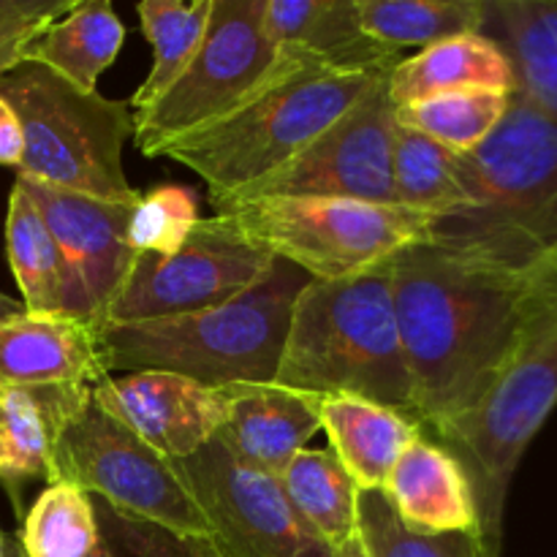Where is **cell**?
<instances>
[{"label":"cell","instance_id":"8","mask_svg":"<svg viewBox=\"0 0 557 557\" xmlns=\"http://www.w3.org/2000/svg\"><path fill=\"white\" fill-rule=\"evenodd\" d=\"M557 408V305L539 315L482 403L438 438L466 466L484 542L500 553L515 473Z\"/></svg>","mask_w":557,"mask_h":557},{"label":"cell","instance_id":"36","mask_svg":"<svg viewBox=\"0 0 557 557\" xmlns=\"http://www.w3.org/2000/svg\"><path fill=\"white\" fill-rule=\"evenodd\" d=\"M22 152H25V136H22L20 117L0 98V163L3 166H20Z\"/></svg>","mask_w":557,"mask_h":557},{"label":"cell","instance_id":"24","mask_svg":"<svg viewBox=\"0 0 557 557\" xmlns=\"http://www.w3.org/2000/svg\"><path fill=\"white\" fill-rule=\"evenodd\" d=\"M123 44L125 25L109 0H76L69 14L25 49L22 63L44 65L82 92H98V79L117 60Z\"/></svg>","mask_w":557,"mask_h":557},{"label":"cell","instance_id":"32","mask_svg":"<svg viewBox=\"0 0 557 557\" xmlns=\"http://www.w3.org/2000/svg\"><path fill=\"white\" fill-rule=\"evenodd\" d=\"M359 533L373 557H500L482 533H411L397 520L381 490L359 493Z\"/></svg>","mask_w":557,"mask_h":557},{"label":"cell","instance_id":"23","mask_svg":"<svg viewBox=\"0 0 557 557\" xmlns=\"http://www.w3.org/2000/svg\"><path fill=\"white\" fill-rule=\"evenodd\" d=\"M482 33L509 58L515 92L557 120V0H484Z\"/></svg>","mask_w":557,"mask_h":557},{"label":"cell","instance_id":"19","mask_svg":"<svg viewBox=\"0 0 557 557\" xmlns=\"http://www.w3.org/2000/svg\"><path fill=\"white\" fill-rule=\"evenodd\" d=\"M223 395L228 424L221 435L248 466L275 479L321 430L315 395L277 384H232Z\"/></svg>","mask_w":557,"mask_h":557},{"label":"cell","instance_id":"17","mask_svg":"<svg viewBox=\"0 0 557 557\" xmlns=\"http://www.w3.org/2000/svg\"><path fill=\"white\" fill-rule=\"evenodd\" d=\"M381 493L397 520L419 536L482 533L466 466L438 441L417 435L397 457Z\"/></svg>","mask_w":557,"mask_h":557},{"label":"cell","instance_id":"33","mask_svg":"<svg viewBox=\"0 0 557 557\" xmlns=\"http://www.w3.org/2000/svg\"><path fill=\"white\" fill-rule=\"evenodd\" d=\"M201 221L196 190L185 185H156L139 194L131 207L125 239L134 253L172 256L190 237L196 223Z\"/></svg>","mask_w":557,"mask_h":557},{"label":"cell","instance_id":"1","mask_svg":"<svg viewBox=\"0 0 557 557\" xmlns=\"http://www.w3.org/2000/svg\"><path fill=\"white\" fill-rule=\"evenodd\" d=\"M389 264L413 413L424 435L438 441L487 397L525 332L549 308L430 245H411Z\"/></svg>","mask_w":557,"mask_h":557},{"label":"cell","instance_id":"25","mask_svg":"<svg viewBox=\"0 0 557 557\" xmlns=\"http://www.w3.org/2000/svg\"><path fill=\"white\" fill-rule=\"evenodd\" d=\"M5 253L22 292V308L33 315H63L65 267L41 210L14 180L5 215Z\"/></svg>","mask_w":557,"mask_h":557},{"label":"cell","instance_id":"2","mask_svg":"<svg viewBox=\"0 0 557 557\" xmlns=\"http://www.w3.org/2000/svg\"><path fill=\"white\" fill-rule=\"evenodd\" d=\"M466 201L430 215V245L476 275L557 305V120L511 92L509 112L462 156Z\"/></svg>","mask_w":557,"mask_h":557},{"label":"cell","instance_id":"20","mask_svg":"<svg viewBox=\"0 0 557 557\" xmlns=\"http://www.w3.org/2000/svg\"><path fill=\"white\" fill-rule=\"evenodd\" d=\"M264 36L277 49H302L341 71H392L400 63L362 30L357 0H267Z\"/></svg>","mask_w":557,"mask_h":557},{"label":"cell","instance_id":"13","mask_svg":"<svg viewBox=\"0 0 557 557\" xmlns=\"http://www.w3.org/2000/svg\"><path fill=\"white\" fill-rule=\"evenodd\" d=\"M395 103L386 90V76L337 117L324 134L281 169L250 188L228 196L221 207L267 196H313V199H351L364 205H395L392 152H395Z\"/></svg>","mask_w":557,"mask_h":557},{"label":"cell","instance_id":"29","mask_svg":"<svg viewBox=\"0 0 557 557\" xmlns=\"http://www.w3.org/2000/svg\"><path fill=\"white\" fill-rule=\"evenodd\" d=\"M392 185H395V205L424 215H444L466 201L462 156L417 131L397 125Z\"/></svg>","mask_w":557,"mask_h":557},{"label":"cell","instance_id":"4","mask_svg":"<svg viewBox=\"0 0 557 557\" xmlns=\"http://www.w3.org/2000/svg\"><path fill=\"white\" fill-rule=\"evenodd\" d=\"M389 261L346 281H310L299 292L272 384L315 397H364L417 422Z\"/></svg>","mask_w":557,"mask_h":557},{"label":"cell","instance_id":"10","mask_svg":"<svg viewBox=\"0 0 557 557\" xmlns=\"http://www.w3.org/2000/svg\"><path fill=\"white\" fill-rule=\"evenodd\" d=\"M54 473L58 482L76 484L112 509L163 531L210 536L205 515L172 462L92 400L60 438Z\"/></svg>","mask_w":557,"mask_h":557},{"label":"cell","instance_id":"5","mask_svg":"<svg viewBox=\"0 0 557 557\" xmlns=\"http://www.w3.org/2000/svg\"><path fill=\"white\" fill-rule=\"evenodd\" d=\"M308 283L299 267L275 259L253 288L221 308L136 324H103L98 337L109 373L158 370L212 389L272 384L294 302Z\"/></svg>","mask_w":557,"mask_h":557},{"label":"cell","instance_id":"6","mask_svg":"<svg viewBox=\"0 0 557 557\" xmlns=\"http://www.w3.org/2000/svg\"><path fill=\"white\" fill-rule=\"evenodd\" d=\"M0 98L20 117L25 152L16 177L112 205H136L123 166L134 136L131 103L82 92L44 65L22 63L0 76Z\"/></svg>","mask_w":557,"mask_h":557},{"label":"cell","instance_id":"26","mask_svg":"<svg viewBox=\"0 0 557 557\" xmlns=\"http://www.w3.org/2000/svg\"><path fill=\"white\" fill-rule=\"evenodd\" d=\"M294 509L332 549L359 533V493L332 449H302L281 476Z\"/></svg>","mask_w":557,"mask_h":557},{"label":"cell","instance_id":"30","mask_svg":"<svg viewBox=\"0 0 557 557\" xmlns=\"http://www.w3.org/2000/svg\"><path fill=\"white\" fill-rule=\"evenodd\" d=\"M511 96L493 90H466L395 107L400 128L417 131L451 152H473L509 112Z\"/></svg>","mask_w":557,"mask_h":557},{"label":"cell","instance_id":"3","mask_svg":"<svg viewBox=\"0 0 557 557\" xmlns=\"http://www.w3.org/2000/svg\"><path fill=\"white\" fill-rule=\"evenodd\" d=\"M281 49L286 60L264 87L156 152L199 174L212 207L292 161L389 74L341 71L302 49Z\"/></svg>","mask_w":557,"mask_h":557},{"label":"cell","instance_id":"39","mask_svg":"<svg viewBox=\"0 0 557 557\" xmlns=\"http://www.w3.org/2000/svg\"><path fill=\"white\" fill-rule=\"evenodd\" d=\"M87 557H112V553H109V547H107V542L101 539V533H98V544L92 547V553Z\"/></svg>","mask_w":557,"mask_h":557},{"label":"cell","instance_id":"27","mask_svg":"<svg viewBox=\"0 0 557 557\" xmlns=\"http://www.w3.org/2000/svg\"><path fill=\"white\" fill-rule=\"evenodd\" d=\"M212 3L215 0H141L136 5L141 33L152 47V69L131 98L134 114L161 101L185 74L207 36Z\"/></svg>","mask_w":557,"mask_h":557},{"label":"cell","instance_id":"14","mask_svg":"<svg viewBox=\"0 0 557 557\" xmlns=\"http://www.w3.org/2000/svg\"><path fill=\"white\" fill-rule=\"evenodd\" d=\"M41 210L65 267L63 315L101 330L109 302L128 275L134 253L125 239L131 207L16 177Z\"/></svg>","mask_w":557,"mask_h":557},{"label":"cell","instance_id":"40","mask_svg":"<svg viewBox=\"0 0 557 557\" xmlns=\"http://www.w3.org/2000/svg\"><path fill=\"white\" fill-rule=\"evenodd\" d=\"M0 557H5V549H3V536H0Z\"/></svg>","mask_w":557,"mask_h":557},{"label":"cell","instance_id":"35","mask_svg":"<svg viewBox=\"0 0 557 557\" xmlns=\"http://www.w3.org/2000/svg\"><path fill=\"white\" fill-rule=\"evenodd\" d=\"M76 0H0V76L22 65L25 49Z\"/></svg>","mask_w":557,"mask_h":557},{"label":"cell","instance_id":"9","mask_svg":"<svg viewBox=\"0 0 557 557\" xmlns=\"http://www.w3.org/2000/svg\"><path fill=\"white\" fill-rule=\"evenodd\" d=\"M267 0H215L210 27L185 74L161 101L134 114V139L145 158L212 120L264 87L281 71L286 52L264 36Z\"/></svg>","mask_w":557,"mask_h":557},{"label":"cell","instance_id":"37","mask_svg":"<svg viewBox=\"0 0 557 557\" xmlns=\"http://www.w3.org/2000/svg\"><path fill=\"white\" fill-rule=\"evenodd\" d=\"M332 557H373V553H370V547L364 544L362 533H357V536H351L348 542H343L341 547L332 549Z\"/></svg>","mask_w":557,"mask_h":557},{"label":"cell","instance_id":"7","mask_svg":"<svg viewBox=\"0 0 557 557\" xmlns=\"http://www.w3.org/2000/svg\"><path fill=\"white\" fill-rule=\"evenodd\" d=\"M256 248L299 267L310 281H346L428 239L430 215L400 205L267 196L215 210Z\"/></svg>","mask_w":557,"mask_h":557},{"label":"cell","instance_id":"34","mask_svg":"<svg viewBox=\"0 0 557 557\" xmlns=\"http://www.w3.org/2000/svg\"><path fill=\"white\" fill-rule=\"evenodd\" d=\"M98 533L112 557H226L210 536H180L152 522L112 509L92 498Z\"/></svg>","mask_w":557,"mask_h":557},{"label":"cell","instance_id":"38","mask_svg":"<svg viewBox=\"0 0 557 557\" xmlns=\"http://www.w3.org/2000/svg\"><path fill=\"white\" fill-rule=\"evenodd\" d=\"M22 313H25L22 302H16L14 297H9V294L0 292V321L16 319V315H22Z\"/></svg>","mask_w":557,"mask_h":557},{"label":"cell","instance_id":"15","mask_svg":"<svg viewBox=\"0 0 557 557\" xmlns=\"http://www.w3.org/2000/svg\"><path fill=\"white\" fill-rule=\"evenodd\" d=\"M92 403L169 462L196 455L228 424L223 389L158 370L109 375L92 386Z\"/></svg>","mask_w":557,"mask_h":557},{"label":"cell","instance_id":"11","mask_svg":"<svg viewBox=\"0 0 557 557\" xmlns=\"http://www.w3.org/2000/svg\"><path fill=\"white\" fill-rule=\"evenodd\" d=\"M172 466L226 557H332L330 544L294 509L281 479L248 466L221 433Z\"/></svg>","mask_w":557,"mask_h":557},{"label":"cell","instance_id":"18","mask_svg":"<svg viewBox=\"0 0 557 557\" xmlns=\"http://www.w3.org/2000/svg\"><path fill=\"white\" fill-rule=\"evenodd\" d=\"M98 330L69 315L0 321V389L3 386H96L109 379Z\"/></svg>","mask_w":557,"mask_h":557},{"label":"cell","instance_id":"31","mask_svg":"<svg viewBox=\"0 0 557 557\" xmlns=\"http://www.w3.org/2000/svg\"><path fill=\"white\" fill-rule=\"evenodd\" d=\"M20 542L25 557H87L98 544L92 495L71 482L47 484L22 517Z\"/></svg>","mask_w":557,"mask_h":557},{"label":"cell","instance_id":"22","mask_svg":"<svg viewBox=\"0 0 557 557\" xmlns=\"http://www.w3.org/2000/svg\"><path fill=\"white\" fill-rule=\"evenodd\" d=\"M386 90L395 107H406L424 98L466 90L511 96L517 90V79L509 58L493 38L484 33H468L400 60L386 74Z\"/></svg>","mask_w":557,"mask_h":557},{"label":"cell","instance_id":"21","mask_svg":"<svg viewBox=\"0 0 557 557\" xmlns=\"http://www.w3.org/2000/svg\"><path fill=\"white\" fill-rule=\"evenodd\" d=\"M319 419L330 449L362 493L384 490L397 457L424 433L406 413L351 395L319 397Z\"/></svg>","mask_w":557,"mask_h":557},{"label":"cell","instance_id":"16","mask_svg":"<svg viewBox=\"0 0 557 557\" xmlns=\"http://www.w3.org/2000/svg\"><path fill=\"white\" fill-rule=\"evenodd\" d=\"M92 386H3L0 389V484L22 517V490L58 482L54 457L69 424L90 406Z\"/></svg>","mask_w":557,"mask_h":557},{"label":"cell","instance_id":"12","mask_svg":"<svg viewBox=\"0 0 557 557\" xmlns=\"http://www.w3.org/2000/svg\"><path fill=\"white\" fill-rule=\"evenodd\" d=\"M272 264L275 256L250 245L218 215L201 218L177 253L136 256L103 324H136L221 308L253 288Z\"/></svg>","mask_w":557,"mask_h":557},{"label":"cell","instance_id":"28","mask_svg":"<svg viewBox=\"0 0 557 557\" xmlns=\"http://www.w3.org/2000/svg\"><path fill=\"white\" fill-rule=\"evenodd\" d=\"M362 30L389 52L482 33L484 0H357Z\"/></svg>","mask_w":557,"mask_h":557}]
</instances>
